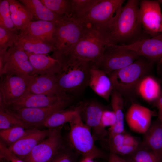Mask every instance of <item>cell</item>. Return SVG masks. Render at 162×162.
Segmentation results:
<instances>
[{"label": "cell", "mask_w": 162, "mask_h": 162, "mask_svg": "<svg viewBox=\"0 0 162 162\" xmlns=\"http://www.w3.org/2000/svg\"><path fill=\"white\" fill-rule=\"evenodd\" d=\"M141 145L162 155V124L158 118L152 122L144 136Z\"/></svg>", "instance_id": "cell-24"}, {"label": "cell", "mask_w": 162, "mask_h": 162, "mask_svg": "<svg viewBox=\"0 0 162 162\" xmlns=\"http://www.w3.org/2000/svg\"><path fill=\"white\" fill-rule=\"evenodd\" d=\"M158 110V116H162V92L158 98L154 102Z\"/></svg>", "instance_id": "cell-42"}, {"label": "cell", "mask_w": 162, "mask_h": 162, "mask_svg": "<svg viewBox=\"0 0 162 162\" xmlns=\"http://www.w3.org/2000/svg\"><path fill=\"white\" fill-rule=\"evenodd\" d=\"M158 118L159 119L162 124V116H158Z\"/></svg>", "instance_id": "cell-45"}, {"label": "cell", "mask_w": 162, "mask_h": 162, "mask_svg": "<svg viewBox=\"0 0 162 162\" xmlns=\"http://www.w3.org/2000/svg\"><path fill=\"white\" fill-rule=\"evenodd\" d=\"M28 129L16 126L0 130V140L9 147L26 134Z\"/></svg>", "instance_id": "cell-32"}, {"label": "cell", "mask_w": 162, "mask_h": 162, "mask_svg": "<svg viewBox=\"0 0 162 162\" xmlns=\"http://www.w3.org/2000/svg\"><path fill=\"white\" fill-rule=\"evenodd\" d=\"M10 14L15 27L19 30L33 20L29 10L18 0H9Z\"/></svg>", "instance_id": "cell-29"}, {"label": "cell", "mask_w": 162, "mask_h": 162, "mask_svg": "<svg viewBox=\"0 0 162 162\" xmlns=\"http://www.w3.org/2000/svg\"><path fill=\"white\" fill-rule=\"evenodd\" d=\"M40 0L45 6L59 16H71L72 0Z\"/></svg>", "instance_id": "cell-30"}, {"label": "cell", "mask_w": 162, "mask_h": 162, "mask_svg": "<svg viewBox=\"0 0 162 162\" xmlns=\"http://www.w3.org/2000/svg\"><path fill=\"white\" fill-rule=\"evenodd\" d=\"M3 69L0 76H16L30 82L35 76L33 67L28 56L25 51L14 45L7 52L0 56Z\"/></svg>", "instance_id": "cell-8"}, {"label": "cell", "mask_w": 162, "mask_h": 162, "mask_svg": "<svg viewBox=\"0 0 162 162\" xmlns=\"http://www.w3.org/2000/svg\"><path fill=\"white\" fill-rule=\"evenodd\" d=\"M128 159L131 162H162V155L142 146L140 144Z\"/></svg>", "instance_id": "cell-31"}, {"label": "cell", "mask_w": 162, "mask_h": 162, "mask_svg": "<svg viewBox=\"0 0 162 162\" xmlns=\"http://www.w3.org/2000/svg\"><path fill=\"white\" fill-rule=\"evenodd\" d=\"M108 162H131L128 159L122 158L114 153L110 152Z\"/></svg>", "instance_id": "cell-41"}, {"label": "cell", "mask_w": 162, "mask_h": 162, "mask_svg": "<svg viewBox=\"0 0 162 162\" xmlns=\"http://www.w3.org/2000/svg\"><path fill=\"white\" fill-rule=\"evenodd\" d=\"M80 104L76 106L66 108L55 112L45 121L42 127L52 129L69 123L76 114L80 112Z\"/></svg>", "instance_id": "cell-28"}, {"label": "cell", "mask_w": 162, "mask_h": 162, "mask_svg": "<svg viewBox=\"0 0 162 162\" xmlns=\"http://www.w3.org/2000/svg\"><path fill=\"white\" fill-rule=\"evenodd\" d=\"M153 112L148 108L133 103L128 109L125 119L129 127L136 132L144 134L149 127Z\"/></svg>", "instance_id": "cell-17"}, {"label": "cell", "mask_w": 162, "mask_h": 162, "mask_svg": "<svg viewBox=\"0 0 162 162\" xmlns=\"http://www.w3.org/2000/svg\"><path fill=\"white\" fill-rule=\"evenodd\" d=\"M137 92L146 101L154 102L162 91L158 82L153 77L148 75L144 77L139 83Z\"/></svg>", "instance_id": "cell-27"}, {"label": "cell", "mask_w": 162, "mask_h": 162, "mask_svg": "<svg viewBox=\"0 0 162 162\" xmlns=\"http://www.w3.org/2000/svg\"><path fill=\"white\" fill-rule=\"evenodd\" d=\"M86 24L71 16L62 17L58 21L55 48L51 57L60 61L69 55L80 39Z\"/></svg>", "instance_id": "cell-5"}, {"label": "cell", "mask_w": 162, "mask_h": 162, "mask_svg": "<svg viewBox=\"0 0 162 162\" xmlns=\"http://www.w3.org/2000/svg\"><path fill=\"white\" fill-rule=\"evenodd\" d=\"M30 11L33 18L36 20L55 22L62 17L52 11L40 0H19Z\"/></svg>", "instance_id": "cell-25"}, {"label": "cell", "mask_w": 162, "mask_h": 162, "mask_svg": "<svg viewBox=\"0 0 162 162\" xmlns=\"http://www.w3.org/2000/svg\"><path fill=\"white\" fill-rule=\"evenodd\" d=\"M63 126L49 129L47 137L37 145L22 160L25 162H50L64 145L62 135Z\"/></svg>", "instance_id": "cell-10"}, {"label": "cell", "mask_w": 162, "mask_h": 162, "mask_svg": "<svg viewBox=\"0 0 162 162\" xmlns=\"http://www.w3.org/2000/svg\"><path fill=\"white\" fill-rule=\"evenodd\" d=\"M153 63L144 57L140 56L129 65L108 74L113 90L123 97L133 98L138 94L139 83L144 77L148 75Z\"/></svg>", "instance_id": "cell-3"}, {"label": "cell", "mask_w": 162, "mask_h": 162, "mask_svg": "<svg viewBox=\"0 0 162 162\" xmlns=\"http://www.w3.org/2000/svg\"><path fill=\"white\" fill-rule=\"evenodd\" d=\"M19 32L16 28L6 29L0 27V54L5 53L8 49L14 45Z\"/></svg>", "instance_id": "cell-33"}, {"label": "cell", "mask_w": 162, "mask_h": 162, "mask_svg": "<svg viewBox=\"0 0 162 162\" xmlns=\"http://www.w3.org/2000/svg\"><path fill=\"white\" fill-rule=\"evenodd\" d=\"M0 162H9L5 158L0 157Z\"/></svg>", "instance_id": "cell-44"}, {"label": "cell", "mask_w": 162, "mask_h": 162, "mask_svg": "<svg viewBox=\"0 0 162 162\" xmlns=\"http://www.w3.org/2000/svg\"><path fill=\"white\" fill-rule=\"evenodd\" d=\"M116 118L114 112L105 110L103 111L101 118V125L104 128L107 126H113L116 123Z\"/></svg>", "instance_id": "cell-38"}, {"label": "cell", "mask_w": 162, "mask_h": 162, "mask_svg": "<svg viewBox=\"0 0 162 162\" xmlns=\"http://www.w3.org/2000/svg\"><path fill=\"white\" fill-rule=\"evenodd\" d=\"M159 66L162 68V61L158 63Z\"/></svg>", "instance_id": "cell-46"}, {"label": "cell", "mask_w": 162, "mask_h": 162, "mask_svg": "<svg viewBox=\"0 0 162 162\" xmlns=\"http://www.w3.org/2000/svg\"><path fill=\"white\" fill-rule=\"evenodd\" d=\"M124 0H98L81 20L107 34L117 11Z\"/></svg>", "instance_id": "cell-9"}, {"label": "cell", "mask_w": 162, "mask_h": 162, "mask_svg": "<svg viewBox=\"0 0 162 162\" xmlns=\"http://www.w3.org/2000/svg\"><path fill=\"white\" fill-rule=\"evenodd\" d=\"M76 159L70 148L64 145L50 162H76Z\"/></svg>", "instance_id": "cell-37"}, {"label": "cell", "mask_w": 162, "mask_h": 162, "mask_svg": "<svg viewBox=\"0 0 162 162\" xmlns=\"http://www.w3.org/2000/svg\"><path fill=\"white\" fill-rule=\"evenodd\" d=\"M29 82L16 76H0V108L16 101L25 92Z\"/></svg>", "instance_id": "cell-14"}, {"label": "cell", "mask_w": 162, "mask_h": 162, "mask_svg": "<svg viewBox=\"0 0 162 162\" xmlns=\"http://www.w3.org/2000/svg\"><path fill=\"white\" fill-rule=\"evenodd\" d=\"M68 140L71 147L82 155L93 159L103 158L104 153L94 143L91 129L82 121L80 112L69 122Z\"/></svg>", "instance_id": "cell-6"}, {"label": "cell", "mask_w": 162, "mask_h": 162, "mask_svg": "<svg viewBox=\"0 0 162 162\" xmlns=\"http://www.w3.org/2000/svg\"><path fill=\"white\" fill-rule=\"evenodd\" d=\"M88 86L99 96L109 101L113 88L109 76L94 63H91Z\"/></svg>", "instance_id": "cell-20"}, {"label": "cell", "mask_w": 162, "mask_h": 162, "mask_svg": "<svg viewBox=\"0 0 162 162\" xmlns=\"http://www.w3.org/2000/svg\"><path fill=\"white\" fill-rule=\"evenodd\" d=\"M158 0L139 2V17L144 32L151 38L162 34V14Z\"/></svg>", "instance_id": "cell-12"}, {"label": "cell", "mask_w": 162, "mask_h": 162, "mask_svg": "<svg viewBox=\"0 0 162 162\" xmlns=\"http://www.w3.org/2000/svg\"><path fill=\"white\" fill-rule=\"evenodd\" d=\"M139 2L128 0L117 12L107 34L109 44L130 45L149 38L144 32L139 17Z\"/></svg>", "instance_id": "cell-1"}, {"label": "cell", "mask_w": 162, "mask_h": 162, "mask_svg": "<svg viewBox=\"0 0 162 162\" xmlns=\"http://www.w3.org/2000/svg\"><path fill=\"white\" fill-rule=\"evenodd\" d=\"M58 21L32 20L19 30H22L34 38L55 47Z\"/></svg>", "instance_id": "cell-18"}, {"label": "cell", "mask_w": 162, "mask_h": 162, "mask_svg": "<svg viewBox=\"0 0 162 162\" xmlns=\"http://www.w3.org/2000/svg\"><path fill=\"white\" fill-rule=\"evenodd\" d=\"M26 92L32 93L52 95L58 94L56 74L36 76L28 84Z\"/></svg>", "instance_id": "cell-22"}, {"label": "cell", "mask_w": 162, "mask_h": 162, "mask_svg": "<svg viewBox=\"0 0 162 162\" xmlns=\"http://www.w3.org/2000/svg\"><path fill=\"white\" fill-rule=\"evenodd\" d=\"M80 115L83 122L92 130L95 140L103 139L108 132L101 125L102 112L106 109L98 101L91 100L80 104Z\"/></svg>", "instance_id": "cell-13"}, {"label": "cell", "mask_w": 162, "mask_h": 162, "mask_svg": "<svg viewBox=\"0 0 162 162\" xmlns=\"http://www.w3.org/2000/svg\"><path fill=\"white\" fill-rule=\"evenodd\" d=\"M158 1L160 4H162V0H158Z\"/></svg>", "instance_id": "cell-47"}, {"label": "cell", "mask_w": 162, "mask_h": 162, "mask_svg": "<svg viewBox=\"0 0 162 162\" xmlns=\"http://www.w3.org/2000/svg\"><path fill=\"white\" fill-rule=\"evenodd\" d=\"M60 62L61 69L56 75L60 92L70 94L78 93L88 86L92 62L72 56H67Z\"/></svg>", "instance_id": "cell-2"}, {"label": "cell", "mask_w": 162, "mask_h": 162, "mask_svg": "<svg viewBox=\"0 0 162 162\" xmlns=\"http://www.w3.org/2000/svg\"><path fill=\"white\" fill-rule=\"evenodd\" d=\"M50 132L49 129L29 128L26 134L8 148L23 160L37 145L47 137Z\"/></svg>", "instance_id": "cell-16"}, {"label": "cell", "mask_w": 162, "mask_h": 162, "mask_svg": "<svg viewBox=\"0 0 162 162\" xmlns=\"http://www.w3.org/2000/svg\"><path fill=\"white\" fill-rule=\"evenodd\" d=\"M67 94L62 92L57 94L47 95L25 92L16 101L4 108L17 109L49 106L58 102Z\"/></svg>", "instance_id": "cell-19"}, {"label": "cell", "mask_w": 162, "mask_h": 162, "mask_svg": "<svg viewBox=\"0 0 162 162\" xmlns=\"http://www.w3.org/2000/svg\"><path fill=\"white\" fill-rule=\"evenodd\" d=\"M115 45L118 48L135 51L139 56L153 63L162 61V34L141 39L130 45Z\"/></svg>", "instance_id": "cell-15"}, {"label": "cell", "mask_w": 162, "mask_h": 162, "mask_svg": "<svg viewBox=\"0 0 162 162\" xmlns=\"http://www.w3.org/2000/svg\"><path fill=\"white\" fill-rule=\"evenodd\" d=\"M94 160V159L89 157H83L79 162H95Z\"/></svg>", "instance_id": "cell-43"}, {"label": "cell", "mask_w": 162, "mask_h": 162, "mask_svg": "<svg viewBox=\"0 0 162 162\" xmlns=\"http://www.w3.org/2000/svg\"><path fill=\"white\" fill-rule=\"evenodd\" d=\"M0 157L5 158L9 162H25L11 151L0 140Z\"/></svg>", "instance_id": "cell-39"}, {"label": "cell", "mask_w": 162, "mask_h": 162, "mask_svg": "<svg viewBox=\"0 0 162 162\" xmlns=\"http://www.w3.org/2000/svg\"><path fill=\"white\" fill-rule=\"evenodd\" d=\"M111 105L116 118L115 125L110 127L108 134L124 132V116L123 110L124 99L123 97L118 92L113 90L111 95Z\"/></svg>", "instance_id": "cell-26"}, {"label": "cell", "mask_w": 162, "mask_h": 162, "mask_svg": "<svg viewBox=\"0 0 162 162\" xmlns=\"http://www.w3.org/2000/svg\"><path fill=\"white\" fill-rule=\"evenodd\" d=\"M138 146L123 145L111 147L110 148L111 152L114 153L118 155H130L136 150Z\"/></svg>", "instance_id": "cell-40"}, {"label": "cell", "mask_w": 162, "mask_h": 162, "mask_svg": "<svg viewBox=\"0 0 162 162\" xmlns=\"http://www.w3.org/2000/svg\"><path fill=\"white\" fill-rule=\"evenodd\" d=\"M140 57L135 51L111 44L107 46L101 59L95 64L108 75L129 65Z\"/></svg>", "instance_id": "cell-11"}, {"label": "cell", "mask_w": 162, "mask_h": 162, "mask_svg": "<svg viewBox=\"0 0 162 162\" xmlns=\"http://www.w3.org/2000/svg\"><path fill=\"white\" fill-rule=\"evenodd\" d=\"M20 126L26 128H31L30 126L21 121L0 109V130Z\"/></svg>", "instance_id": "cell-35"}, {"label": "cell", "mask_w": 162, "mask_h": 162, "mask_svg": "<svg viewBox=\"0 0 162 162\" xmlns=\"http://www.w3.org/2000/svg\"><path fill=\"white\" fill-rule=\"evenodd\" d=\"M14 45L25 52L33 54H47L53 52L55 47L32 36L25 32L19 30Z\"/></svg>", "instance_id": "cell-21"}, {"label": "cell", "mask_w": 162, "mask_h": 162, "mask_svg": "<svg viewBox=\"0 0 162 162\" xmlns=\"http://www.w3.org/2000/svg\"><path fill=\"white\" fill-rule=\"evenodd\" d=\"M108 44L106 33L87 23L80 39L68 56L96 64L101 59Z\"/></svg>", "instance_id": "cell-4"}, {"label": "cell", "mask_w": 162, "mask_h": 162, "mask_svg": "<svg viewBox=\"0 0 162 162\" xmlns=\"http://www.w3.org/2000/svg\"><path fill=\"white\" fill-rule=\"evenodd\" d=\"M26 52L33 67L35 76L56 74L60 71L61 65L58 60L47 54H33Z\"/></svg>", "instance_id": "cell-23"}, {"label": "cell", "mask_w": 162, "mask_h": 162, "mask_svg": "<svg viewBox=\"0 0 162 162\" xmlns=\"http://www.w3.org/2000/svg\"><path fill=\"white\" fill-rule=\"evenodd\" d=\"M98 0H72L71 17L80 19Z\"/></svg>", "instance_id": "cell-34"}, {"label": "cell", "mask_w": 162, "mask_h": 162, "mask_svg": "<svg viewBox=\"0 0 162 162\" xmlns=\"http://www.w3.org/2000/svg\"><path fill=\"white\" fill-rule=\"evenodd\" d=\"M0 27L6 29L16 28L10 14L9 0L0 1Z\"/></svg>", "instance_id": "cell-36"}, {"label": "cell", "mask_w": 162, "mask_h": 162, "mask_svg": "<svg viewBox=\"0 0 162 162\" xmlns=\"http://www.w3.org/2000/svg\"><path fill=\"white\" fill-rule=\"evenodd\" d=\"M73 96L67 94L54 104L39 107L2 109L5 112L21 121L31 128L42 127L44 123L51 115L66 109L73 100Z\"/></svg>", "instance_id": "cell-7"}]
</instances>
